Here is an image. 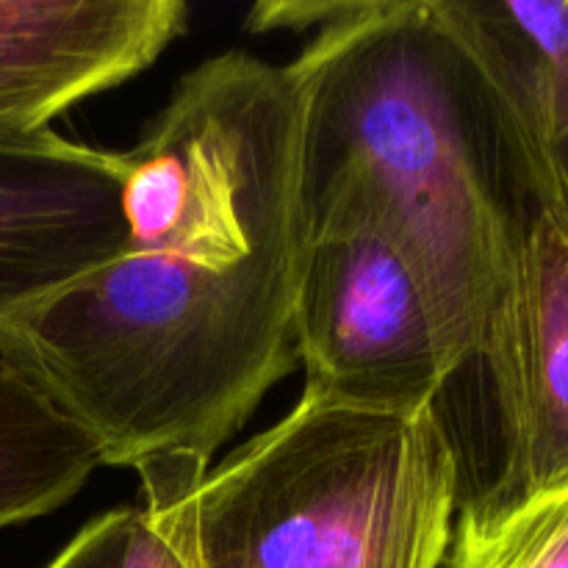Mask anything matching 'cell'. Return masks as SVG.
I'll return each instance as SVG.
<instances>
[{
	"instance_id": "1",
	"label": "cell",
	"mask_w": 568,
	"mask_h": 568,
	"mask_svg": "<svg viewBox=\"0 0 568 568\" xmlns=\"http://www.w3.org/2000/svg\"><path fill=\"white\" fill-rule=\"evenodd\" d=\"M122 247L0 325V358L81 422L105 466L211 469L297 366L300 89L244 50L205 59L125 153Z\"/></svg>"
},
{
	"instance_id": "2",
	"label": "cell",
	"mask_w": 568,
	"mask_h": 568,
	"mask_svg": "<svg viewBox=\"0 0 568 568\" xmlns=\"http://www.w3.org/2000/svg\"><path fill=\"white\" fill-rule=\"evenodd\" d=\"M288 70L303 203L358 194L414 266L458 372L483 361L519 183L491 87L438 0L327 3Z\"/></svg>"
},
{
	"instance_id": "3",
	"label": "cell",
	"mask_w": 568,
	"mask_h": 568,
	"mask_svg": "<svg viewBox=\"0 0 568 568\" xmlns=\"http://www.w3.org/2000/svg\"><path fill=\"white\" fill-rule=\"evenodd\" d=\"M458 458L436 408L386 416L300 397L183 503L194 568H438Z\"/></svg>"
},
{
	"instance_id": "4",
	"label": "cell",
	"mask_w": 568,
	"mask_h": 568,
	"mask_svg": "<svg viewBox=\"0 0 568 568\" xmlns=\"http://www.w3.org/2000/svg\"><path fill=\"white\" fill-rule=\"evenodd\" d=\"M303 216L294 347L305 397L386 416L436 408L458 366L392 233L349 192L303 203Z\"/></svg>"
},
{
	"instance_id": "5",
	"label": "cell",
	"mask_w": 568,
	"mask_h": 568,
	"mask_svg": "<svg viewBox=\"0 0 568 568\" xmlns=\"http://www.w3.org/2000/svg\"><path fill=\"white\" fill-rule=\"evenodd\" d=\"M519 227L486 355L503 425V471L477 503L503 505L568 483V161L505 128Z\"/></svg>"
},
{
	"instance_id": "6",
	"label": "cell",
	"mask_w": 568,
	"mask_h": 568,
	"mask_svg": "<svg viewBox=\"0 0 568 568\" xmlns=\"http://www.w3.org/2000/svg\"><path fill=\"white\" fill-rule=\"evenodd\" d=\"M125 170V153L50 128L0 131V325L122 247Z\"/></svg>"
},
{
	"instance_id": "7",
	"label": "cell",
	"mask_w": 568,
	"mask_h": 568,
	"mask_svg": "<svg viewBox=\"0 0 568 568\" xmlns=\"http://www.w3.org/2000/svg\"><path fill=\"white\" fill-rule=\"evenodd\" d=\"M186 20L181 0H0V131H44L139 75Z\"/></svg>"
},
{
	"instance_id": "8",
	"label": "cell",
	"mask_w": 568,
	"mask_h": 568,
	"mask_svg": "<svg viewBox=\"0 0 568 568\" xmlns=\"http://www.w3.org/2000/svg\"><path fill=\"white\" fill-rule=\"evenodd\" d=\"M100 466L98 438L26 369L0 358V530L53 514Z\"/></svg>"
},
{
	"instance_id": "9",
	"label": "cell",
	"mask_w": 568,
	"mask_h": 568,
	"mask_svg": "<svg viewBox=\"0 0 568 568\" xmlns=\"http://www.w3.org/2000/svg\"><path fill=\"white\" fill-rule=\"evenodd\" d=\"M142 503L133 505L120 568H194L183 538V503L209 475L205 466L161 460L136 471Z\"/></svg>"
},
{
	"instance_id": "10",
	"label": "cell",
	"mask_w": 568,
	"mask_h": 568,
	"mask_svg": "<svg viewBox=\"0 0 568 568\" xmlns=\"http://www.w3.org/2000/svg\"><path fill=\"white\" fill-rule=\"evenodd\" d=\"M133 508H114L75 532L44 568H120L131 532Z\"/></svg>"
}]
</instances>
